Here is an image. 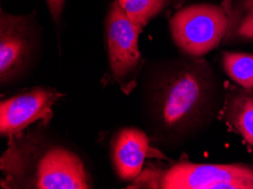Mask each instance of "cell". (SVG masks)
Instances as JSON below:
<instances>
[{"instance_id": "cell-1", "label": "cell", "mask_w": 253, "mask_h": 189, "mask_svg": "<svg viewBox=\"0 0 253 189\" xmlns=\"http://www.w3.org/2000/svg\"><path fill=\"white\" fill-rule=\"evenodd\" d=\"M217 96V82L208 64L176 61L159 75L153 86L155 123L170 140L185 137L210 117Z\"/></svg>"}, {"instance_id": "cell-2", "label": "cell", "mask_w": 253, "mask_h": 189, "mask_svg": "<svg viewBox=\"0 0 253 189\" xmlns=\"http://www.w3.org/2000/svg\"><path fill=\"white\" fill-rule=\"evenodd\" d=\"M0 169L2 188H92L91 178L81 157L38 132L9 137Z\"/></svg>"}, {"instance_id": "cell-3", "label": "cell", "mask_w": 253, "mask_h": 189, "mask_svg": "<svg viewBox=\"0 0 253 189\" xmlns=\"http://www.w3.org/2000/svg\"><path fill=\"white\" fill-rule=\"evenodd\" d=\"M129 188L253 189V169L242 164L181 162L166 169L142 171Z\"/></svg>"}, {"instance_id": "cell-4", "label": "cell", "mask_w": 253, "mask_h": 189, "mask_svg": "<svg viewBox=\"0 0 253 189\" xmlns=\"http://www.w3.org/2000/svg\"><path fill=\"white\" fill-rule=\"evenodd\" d=\"M176 45L187 56L202 57L224 41L227 16L223 6L200 3L177 11L170 21Z\"/></svg>"}, {"instance_id": "cell-5", "label": "cell", "mask_w": 253, "mask_h": 189, "mask_svg": "<svg viewBox=\"0 0 253 189\" xmlns=\"http://www.w3.org/2000/svg\"><path fill=\"white\" fill-rule=\"evenodd\" d=\"M142 30L125 14L118 1L113 3L106 23L107 50L114 78L125 92L133 88L140 68L139 36Z\"/></svg>"}, {"instance_id": "cell-6", "label": "cell", "mask_w": 253, "mask_h": 189, "mask_svg": "<svg viewBox=\"0 0 253 189\" xmlns=\"http://www.w3.org/2000/svg\"><path fill=\"white\" fill-rule=\"evenodd\" d=\"M34 31L28 17L1 11L0 16V80L1 84L18 78L32 61Z\"/></svg>"}, {"instance_id": "cell-7", "label": "cell", "mask_w": 253, "mask_h": 189, "mask_svg": "<svg viewBox=\"0 0 253 189\" xmlns=\"http://www.w3.org/2000/svg\"><path fill=\"white\" fill-rule=\"evenodd\" d=\"M63 96L51 87L39 86L22 92L0 103V134L11 137L21 134L38 120L48 122L53 115L52 107Z\"/></svg>"}, {"instance_id": "cell-8", "label": "cell", "mask_w": 253, "mask_h": 189, "mask_svg": "<svg viewBox=\"0 0 253 189\" xmlns=\"http://www.w3.org/2000/svg\"><path fill=\"white\" fill-rule=\"evenodd\" d=\"M150 151L144 132L136 128L120 130L112 143V159L116 175L125 181L135 180L141 175Z\"/></svg>"}, {"instance_id": "cell-9", "label": "cell", "mask_w": 253, "mask_h": 189, "mask_svg": "<svg viewBox=\"0 0 253 189\" xmlns=\"http://www.w3.org/2000/svg\"><path fill=\"white\" fill-rule=\"evenodd\" d=\"M225 120L253 148V92L249 88L234 90L226 98Z\"/></svg>"}, {"instance_id": "cell-10", "label": "cell", "mask_w": 253, "mask_h": 189, "mask_svg": "<svg viewBox=\"0 0 253 189\" xmlns=\"http://www.w3.org/2000/svg\"><path fill=\"white\" fill-rule=\"evenodd\" d=\"M227 16L225 43H253V0H223Z\"/></svg>"}, {"instance_id": "cell-11", "label": "cell", "mask_w": 253, "mask_h": 189, "mask_svg": "<svg viewBox=\"0 0 253 189\" xmlns=\"http://www.w3.org/2000/svg\"><path fill=\"white\" fill-rule=\"evenodd\" d=\"M223 67L226 74L241 87L253 88V55L245 52H224Z\"/></svg>"}, {"instance_id": "cell-12", "label": "cell", "mask_w": 253, "mask_h": 189, "mask_svg": "<svg viewBox=\"0 0 253 189\" xmlns=\"http://www.w3.org/2000/svg\"><path fill=\"white\" fill-rule=\"evenodd\" d=\"M125 14L141 28L156 17L166 6L167 0H117Z\"/></svg>"}, {"instance_id": "cell-13", "label": "cell", "mask_w": 253, "mask_h": 189, "mask_svg": "<svg viewBox=\"0 0 253 189\" xmlns=\"http://www.w3.org/2000/svg\"><path fill=\"white\" fill-rule=\"evenodd\" d=\"M45 1H47L52 19L56 23H58L61 17V14H63L65 0H45Z\"/></svg>"}]
</instances>
